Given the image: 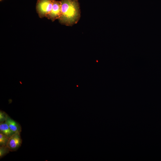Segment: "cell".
<instances>
[{
  "mask_svg": "<svg viewBox=\"0 0 161 161\" xmlns=\"http://www.w3.org/2000/svg\"><path fill=\"white\" fill-rule=\"evenodd\" d=\"M61 15V4L60 1L53 0L52 9L46 17L53 21L56 19H58L60 17Z\"/></svg>",
  "mask_w": 161,
  "mask_h": 161,
  "instance_id": "obj_4",
  "label": "cell"
},
{
  "mask_svg": "<svg viewBox=\"0 0 161 161\" xmlns=\"http://www.w3.org/2000/svg\"><path fill=\"white\" fill-rule=\"evenodd\" d=\"M5 122L10 129L13 132H21V125L18 122L11 118L8 115L7 117Z\"/></svg>",
  "mask_w": 161,
  "mask_h": 161,
  "instance_id": "obj_5",
  "label": "cell"
},
{
  "mask_svg": "<svg viewBox=\"0 0 161 161\" xmlns=\"http://www.w3.org/2000/svg\"><path fill=\"white\" fill-rule=\"evenodd\" d=\"M22 142L20 132H17L9 138L7 146L10 151H14L21 146Z\"/></svg>",
  "mask_w": 161,
  "mask_h": 161,
  "instance_id": "obj_3",
  "label": "cell"
},
{
  "mask_svg": "<svg viewBox=\"0 0 161 161\" xmlns=\"http://www.w3.org/2000/svg\"><path fill=\"white\" fill-rule=\"evenodd\" d=\"M1 1V0H0Z\"/></svg>",
  "mask_w": 161,
  "mask_h": 161,
  "instance_id": "obj_10",
  "label": "cell"
},
{
  "mask_svg": "<svg viewBox=\"0 0 161 161\" xmlns=\"http://www.w3.org/2000/svg\"><path fill=\"white\" fill-rule=\"evenodd\" d=\"M9 137L0 133V146H7Z\"/></svg>",
  "mask_w": 161,
  "mask_h": 161,
  "instance_id": "obj_7",
  "label": "cell"
},
{
  "mask_svg": "<svg viewBox=\"0 0 161 161\" xmlns=\"http://www.w3.org/2000/svg\"><path fill=\"white\" fill-rule=\"evenodd\" d=\"M8 115L4 111H0V123L5 122Z\"/></svg>",
  "mask_w": 161,
  "mask_h": 161,
  "instance_id": "obj_9",
  "label": "cell"
},
{
  "mask_svg": "<svg viewBox=\"0 0 161 161\" xmlns=\"http://www.w3.org/2000/svg\"><path fill=\"white\" fill-rule=\"evenodd\" d=\"M61 15L58 19L62 24L72 26L78 23L80 17L78 0H61Z\"/></svg>",
  "mask_w": 161,
  "mask_h": 161,
  "instance_id": "obj_1",
  "label": "cell"
},
{
  "mask_svg": "<svg viewBox=\"0 0 161 161\" xmlns=\"http://www.w3.org/2000/svg\"><path fill=\"white\" fill-rule=\"evenodd\" d=\"M15 132L13 131L5 122L0 123V133L10 137Z\"/></svg>",
  "mask_w": 161,
  "mask_h": 161,
  "instance_id": "obj_6",
  "label": "cell"
},
{
  "mask_svg": "<svg viewBox=\"0 0 161 161\" xmlns=\"http://www.w3.org/2000/svg\"><path fill=\"white\" fill-rule=\"evenodd\" d=\"M9 151H10V150L7 145L0 146V159L8 154Z\"/></svg>",
  "mask_w": 161,
  "mask_h": 161,
  "instance_id": "obj_8",
  "label": "cell"
},
{
  "mask_svg": "<svg viewBox=\"0 0 161 161\" xmlns=\"http://www.w3.org/2000/svg\"><path fill=\"white\" fill-rule=\"evenodd\" d=\"M53 0H38L36 10L40 18L46 17L52 7Z\"/></svg>",
  "mask_w": 161,
  "mask_h": 161,
  "instance_id": "obj_2",
  "label": "cell"
}]
</instances>
